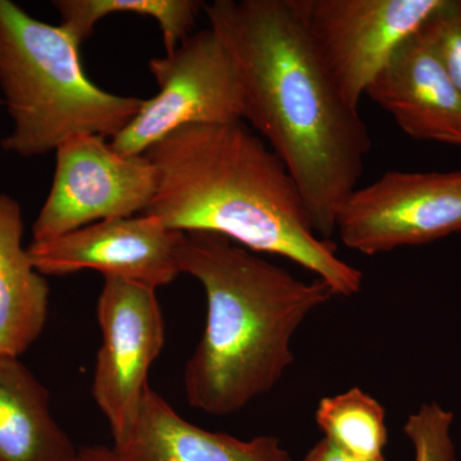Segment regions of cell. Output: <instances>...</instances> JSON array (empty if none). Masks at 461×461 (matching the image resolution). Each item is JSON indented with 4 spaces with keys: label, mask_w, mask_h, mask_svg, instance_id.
Listing matches in <instances>:
<instances>
[{
    "label": "cell",
    "mask_w": 461,
    "mask_h": 461,
    "mask_svg": "<svg viewBox=\"0 0 461 461\" xmlns=\"http://www.w3.org/2000/svg\"><path fill=\"white\" fill-rule=\"evenodd\" d=\"M204 11L238 65L244 121L286 166L315 232L330 240L372 149L359 109L333 84L295 0H214Z\"/></svg>",
    "instance_id": "cell-1"
},
{
    "label": "cell",
    "mask_w": 461,
    "mask_h": 461,
    "mask_svg": "<svg viewBox=\"0 0 461 461\" xmlns=\"http://www.w3.org/2000/svg\"><path fill=\"white\" fill-rule=\"evenodd\" d=\"M158 173L144 214L180 232H211L253 253L313 273L336 296L351 297L363 273L317 235L286 166L244 121L190 124L145 151Z\"/></svg>",
    "instance_id": "cell-2"
},
{
    "label": "cell",
    "mask_w": 461,
    "mask_h": 461,
    "mask_svg": "<svg viewBox=\"0 0 461 461\" xmlns=\"http://www.w3.org/2000/svg\"><path fill=\"white\" fill-rule=\"evenodd\" d=\"M180 268L200 282L208 305L185 393L191 408L214 417L269 393L294 363L296 330L336 296L320 278L299 280L217 233L185 232Z\"/></svg>",
    "instance_id": "cell-3"
},
{
    "label": "cell",
    "mask_w": 461,
    "mask_h": 461,
    "mask_svg": "<svg viewBox=\"0 0 461 461\" xmlns=\"http://www.w3.org/2000/svg\"><path fill=\"white\" fill-rule=\"evenodd\" d=\"M80 47L65 27L0 0V90L14 122L3 150L33 158L76 136L113 139L141 111L145 99L114 95L87 77Z\"/></svg>",
    "instance_id": "cell-4"
},
{
    "label": "cell",
    "mask_w": 461,
    "mask_h": 461,
    "mask_svg": "<svg viewBox=\"0 0 461 461\" xmlns=\"http://www.w3.org/2000/svg\"><path fill=\"white\" fill-rule=\"evenodd\" d=\"M159 91L145 99L139 114L112 139L123 156H141L165 136L190 124L244 121L245 100L238 65L209 27L165 57L149 62Z\"/></svg>",
    "instance_id": "cell-5"
},
{
    "label": "cell",
    "mask_w": 461,
    "mask_h": 461,
    "mask_svg": "<svg viewBox=\"0 0 461 461\" xmlns=\"http://www.w3.org/2000/svg\"><path fill=\"white\" fill-rule=\"evenodd\" d=\"M311 41L342 98L360 100L397 50L444 0H295Z\"/></svg>",
    "instance_id": "cell-6"
},
{
    "label": "cell",
    "mask_w": 461,
    "mask_h": 461,
    "mask_svg": "<svg viewBox=\"0 0 461 461\" xmlns=\"http://www.w3.org/2000/svg\"><path fill=\"white\" fill-rule=\"evenodd\" d=\"M158 173L144 154L123 156L102 136L81 135L56 150L50 195L32 226V242L142 214L156 196Z\"/></svg>",
    "instance_id": "cell-7"
},
{
    "label": "cell",
    "mask_w": 461,
    "mask_h": 461,
    "mask_svg": "<svg viewBox=\"0 0 461 461\" xmlns=\"http://www.w3.org/2000/svg\"><path fill=\"white\" fill-rule=\"evenodd\" d=\"M335 232L364 256L429 244L461 232V171H391L339 206Z\"/></svg>",
    "instance_id": "cell-8"
},
{
    "label": "cell",
    "mask_w": 461,
    "mask_h": 461,
    "mask_svg": "<svg viewBox=\"0 0 461 461\" xmlns=\"http://www.w3.org/2000/svg\"><path fill=\"white\" fill-rule=\"evenodd\" d=\"M98 321L102 346L91 390L117 444L139 420L149 371L165 346V321L154 288L118 277H104Z\"/></svg>",
    "instance_id": "cell-9"
},
{
    "label": "cell",
    "mask_w": 461,
    "mask_h": 461,
    "mask_svg": "<svg viewBox=\"0 0 461 461\" xmlns=\"http://www.w3.org/2000/svg\"><path fill=\"white\" fill-rule=\"evenodd\" d=\"M185 232L168 229L153 215L112 218L27 248L42 276H67L94 269L154 288L181 275Z\"/></svg>",
    "instance_id": "cell-10"
},
{
    "label": "cell",
    "mask_w": 461,
    "mask_h": 461,
    "mask_svg": "<svg viewBox=\"0 0 461 461\" xmlns=\"http://www.w3.org/2000/svg\"><path fill=\"white\" fill-rule=\"evenodd\" d=\"M415 140L461 148V93L421 30L391 58L366 93Z\"/></svg>",
    "instance_id": "cell-11"
},
{
    "label": "cell",
    "mask_w": 461,
    "mask_h": 461,
    "mask_svg": "<svg viewBox=\"0 0 461 461\" xmlns=\"http://www.w3.org/2000/svg\"><path fill=\"white\" fill-rule=\"evenodd\" d=\"M113 447L129 461H293L276 437L245 441L200 429L151 387L135 426Z\"/></svg>",
    "instance_id": "cell-12"
},
{
    "label": "cell",
    "mask_w": 461,
    "mask_h": 461,
    "mask_svg": "<svg viewBox=\"0 0 461 461\" xmlns=\"http://www.w3.org/2000/svg\"><path fill=\"white\" fill-rule=\"evenodd\" d=\"M23 209L0 191V355L20 357L42 333L50 285L23 247Z\"/></svg>",
    "instance_id": "cell-13"
},
{
    "label": "cell",
    "mask_w": 461,
    "mask_h": 461,
    "mask_svg": "<svg viewBox=\"0 0 461 461\" xmlns=\"http://www.w3.org/2000/svg\"><path fill=\"white\" fill-rule=\"evenodd\" d=\"M50 391L21 362L0 355V461H67L77 451L50 411Z\"/></svg>",
    "instance_id": "cell-14"
},
{
    "label": "cell",
    "mask_w": 461,
    "mask_h": 461,
    "mask_svg": "<svg viewBox=\"0 0 461 461\" xmlns=\"http://www.w3.org/2000/svg\"><path fill=\"white\" fill-rule=\"evenodd\" d=\"M67 32L83 44L100 20L114 14L154 18L162 30L166 54L172 53L193 33L204 3L198 0H54Z\"/></svg>",
    "instance_id": "cell-15"
},
{
    "label": "cell",
    "mask_w": 461,
    "mask_h": 461,
    "mask_svg": "<svg viewBox=\"0 0 461 461\" xmlns=\"http://www.w3.org/2000/svg\"><path fill=\"white\" fill-rule=\"evenodd\" d=\"M315 421L323 438L346 453L366 459H384L386 411L362 388L323 397L315 411Z\"/></svg>",
    "instance_id": "cell-16"
},
{
    "label": "cell",
    "mask_w": 461,
    "mask_h": 461,
    "mask_svg": "<svg viewBox=\"0 0 461 461\" xmlns=\"http://www.w3.org/2000/svg\"><path fill=\"white\" fill-rule=\"evenodd\" d=\"M453 412L438 403H423L409 415L403 432L414 447V461H456L451 438Z\"/></svg>",
    "instance_id": "cell-17"
},
{
    "label": "cell",
    "mask_w": 461,
    "mask_h": 461,
    "mask_svg": "<svg viewBox=\"0 0 461 461\" xmlns=\"http://www.w3.org/2000/svg\"><path fill=\"white\" fill-rule=\"evenodd\" d=\"M461 93V0H444L421 29Z\"/></svg>",
    "instance_id": "cell-18"
},
{
    "label": "cell",
    "mask_w": 461,
    "mask_h": 461,
    "mask_svg": "<svg viewBox=\"0 0 461 461\" xmlns=\"http://www.w3.org/2000/svg\"><path fill=\"white\" fill-rule=\"evenodd\" d=\"M302 461H386L384 459H366V457L355 456L339 448L329 439L321 438L305 455Z\"/></svg>",
    "instance_id": "cell-19"
},
{
    "label": "cell",
    "mask_w": 461,
    "mask_h": 461,
    "mask_svg": "<svg viewBox=\"0 0 461 461\" xmlns=\"http://www.w3.org/2000/svg\"><path fill=\"white\" fill-rule=\"evenodd\" d=\"M67 461H129L112 446H86L77 448L74 456Z\"/></svg>",
    "instance_id": "cell-20"
},
{
    "label": "cell",
    "mask_w": 461,
    "mask_h": 461,
    "mask_svg": "<svg viewBox=\"0 0 461 461\" xmlns=\"http://www.w3.org/2000/svg\"><path fill=\"white\" fill-rule=\"evenodd\" d=\"M0 103H3V102H0Z\"/></svg>",
    "instance_id": "cell-21"
}]
</instances>
